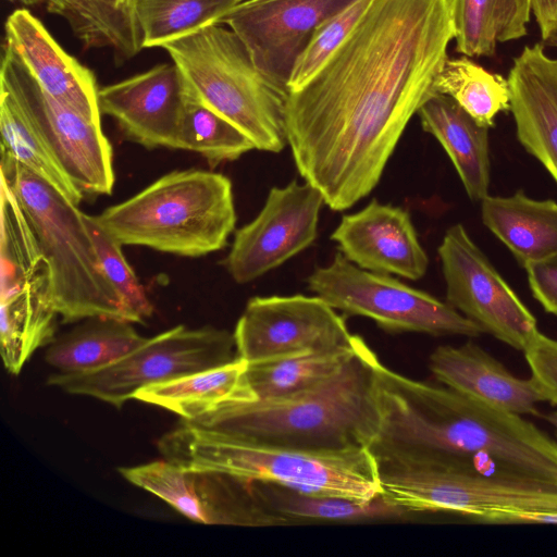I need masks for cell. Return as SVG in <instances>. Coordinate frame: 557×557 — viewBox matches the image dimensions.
<instances>
[{"label": "cell", "mask_w": 557, "mask_h": 557, "mask_svg": "<svg viewBox=\"0 0 557 557\" xmlns=\"http://www.w3.org/2000/svg\"><path fill=\"white\" fill-rule=\"evenodd\" d=\"M237 0H136L143 47H161L173 39L218 24Z\"/></svg>", "instance_id": "cell-34"}, {"label": "cell", "mask_w": 557, "mask_h": 557, "mask_svg": "<svg viewBox=\"0 0 557 557\" xmlns=\"http://www.w3.org/2000/svg\"><path fill=\"white\" fill-rule=\"evenodd\" d=\"M355 0H245L218 24L227 25L242 40L256 66L288 91L297 59L314 32Z\"/></svg>", "instance_id": "cell-15"}, {"label": "cell", "mask_w": 557, "mask_h": 557, "mask_svg": "<svg viewBox=\"0 0 557 557\" xmlns=\"http://www.w3.org/2000/svg\"><path fill=\"white\" fill-rule=\"evenodd\" d=\"M163 459L188 470L367 503L382 495L368 447L307 449L228 434L183 421L158 441Z\"/></svg>", "instance_id": "cell-4"}, {"label": "cell", "mask_w": 557, "mask_h": 557, "mask_svg": "<svg viewBox=\"0 0 557 557\" xmlns=\"http://www.w3.org/2000/svg\"><path fill=\"white\" fill-rule=\"evenodd\" d=\"M185 86V108L177 149L201 154L211 168L237 160L256 149L253 143L239 128L206 106L186 82Z\"/></svg>", "instance_id": "cell-33"}, {"label": "cell", "mask_w": 557, "mask_h": 557, "mask_svg": "<svg viewBox=\"0 0 557 557\" xmlns=\"http://www.w3.org/2000/svg\"><path fill=\"white\" fill-rule=\"evenodd\" d=\"M58 317L46 285L0 294V348L9 373L18 374L38 348L54 339Z\"/></svg>", "instance_id": "cell-27"}, {"label": "cell", "mask_w": 557, "mask_h": 557, "mask_svg": "<svg viewBox=\"0 0 557 557\" xmlns=\"http://www.w3.org/2000/svg\"><path fill=\"white\" fill-rule=\"evenodd\" d=\"M382 496L407 510L445 512L478 523H539L557 510V486L423 459L379 455Z\"/></svg>", "instance_id": "cell-8"}, {"label": "cell", "mask_w": 557, "mask_h": 557, "mask_svg": "<svg viewBox=\"0 0 557 557\" xmlns=\"http://www.w3.org/2000/svg\"><path fill=\"white\" fill-rule=\"evenodd\" d=\"M95 218L122 246L188 258L223 249L237 220L230 178L197 169L172 171Z\"/></svg>", "instance_id": "cell-6"}, {"label": "cell", "mask_w": 557, "mask_h": 557, "mask_svg": "<svg viewBox=\"0 0 557 557\" xmlns=\"http://www.w3.org/2000/svg\"><path fill=\"white\" fill-rule=\"evenodd\" d=\"M517 138L557 183V59L525 46L507 76Z\"/></svg>", "instance_id": "cell-20"}, {"label": "cell", "mask_w": 557, "mask_h": 557, "mask_svg": "<svg viewBox=\"0 0 557 557\" xmlns=\"http://www.w3.org/2000/svg\"><path fill=\"white\" fill-rule=\"evenodd\" d=\"M532 13L542 41L557 32V0H532Z\"/></svg>", "instance_id": "cell-39"}, {"label": "cell", "mask_w": 557, "mask_h": 557, "mask_svg": "<svg viewBox=\"0 0 557 557\" xmlns=\"http://www.w3.org/2000/svg\"><path fill=\"white\" fill-rule=\"evenodd\" d=\"M247 368L248 363L237 358L219 367L144 387L134 399L172 411L184 421H193L207 413L257 401Z\"/></svg>", "instance_id": "cell-23"}, {"label": "cell", "mask_w": 557, "mask_h": 557, "mask_svg": "<svg viewBox=\"0 0 557 557\" xmlns=\"http://www.w3.org/2000/svg\"><path fill=\"white\" fill-rule=\"evenodd\" d=\"M435 91L451 97L480 124L492 127L510 110L507 78L492 73L467 55L447 58L435 81Z\"/></svg>", "instance_id": "cell-32"}, {"label": "cell", "mask_w": 557, "mask_h": 557, "mask_svg": "<svg viewBox=\"0 0 557 557\" xmlns=\"http://www.w3.org/2000/svg\"><path fill=\"white\" fill-rule=\"evenodd\" d=\"M339 252L361 269L408 280L424 276L429 258L409 212L373 199L345 214L331 235Z\"/></svg>", "instance_id": "cell-18"}, {"label": "cell", "mask_w": 557, "mask_h": 557, "mask_svg": "<svg viewBox=\"0 0 557 557\" xmlns=\"http://www.w3.org/2000/svg\"><path fill=\"white\" fill-rule=\"evenodd\" d=\"M446 302L510 347L524 351L540 332L536 319L502 277L462 224L438 246Z\"/></svg>", "instance_id": "cell-12"}, {"label": "cell", "mask_w": 557, "mask_h": 557, "mask_svg": "<svg viewBox=\"0 0 557 557\" xmlns=\"http://www.w3.org/2000/svg\"><path fill=\"white\" fill-rule=\"evenodd\" d=\"M453 39L447 0H371L321 67L288 91L296 168L332 210L377 185L408 122L436 92Z\"/></svg>", "instance_id": "cell-1"}, {"label": "cell", "mask_w": 557, "mask_h": 557, "mask_svg": "<svg viewBox=\"0 0 557 557\" xmlns=\"http://www.w3.org/2000/svg\"><path fill=\"white\" fill-rule=\"evenodd\" d=\"M371 0H355L325 21L313 34L293 69L288 91L304 85L348 36Z\"/></svg>", "instance_id": "cell-36"}, {"label": "cell", "mask_w": 557, "mask_h": 557, "mask_svg": "<svg viewBox=\"0 0 557 557\" xmlns=\"http://www.w3.org/2000/svg\"><path fill=\"white\" fill-rule=\"evenodd\" d=\"M1 181L14 194L47 260L50 298L62 322L111 317L134 323L101 268L78 206L3 151Z\"/></svg>", "instance_id": "cell-5"}, {"label": "cell", "mask_w": 557, "mask_h": 557, "mask_svg": "<svg viewBox=\"0 0 557 557\" xmlns=\"http://www.w3.org/2000/svg\"><path fill=\"white\" fill-rule=\"evenodd\" d=\"M1 151L9 153L75 205L84 193L64 172L11 90L0 83Z\"/></svg>", "instance_id": "cell-31"}, {"label": "cell", "mask_w": 557, "mask_h": 557, "mask_svg": "<svg viewBox=\"0 0 557 557\" xmlns=\"http://www.w3.org/2000/svg\"><path fill=\"white\" fill-rule=\"evenodd\" d=\"M5 45L41 90L100 123L98 87L91 71L67 54L42 23L28 10L18 9L5 22Z\"/></svg>", "instance_id": "cell-19"}, {"label": "cell", "mask_w": 557, "mask_h": 557, "mask_svg": "<svg viewBox=\"0 0 557 557\" xmlns=\"http://www.w3.org/2000/svg\"><path fill=\"white\" fill-rule=\"evenodd\" d=\"M483 224L524 268L557 253V202L536 200L523 190L481 200Z\"/></svg>", "instance_id": "cell-24"}, {"label": "cell", "mask_w": 557, "mask_h": 557, "mask_svg": "<svg viewBox=\"0 0 557 557\" xmlns=\"http://www.w3.org/2000/svg\"><path fill=\"white\" fill-rule=\"evenodd\" d=\"M162 48L195 95L239 128L256 149L277 153L286 147L288 91L256 66L231 28L212 24Z\"/></svg>", "instance_id": "cell-7"}, {"label": "cell", "mask_w": 557, "mask_h": 557, "mask_svg": "<svg viewBox=\"0 0 557 557\" xmlns=\"http://www.w3.org/2000/svg\"><path fill=\"white\" fill-rule=\"evenodd\" d=\"M185 98V81L173 62L98 91L100 112L111 116L125 137L147 149H177Z\"/></svg>", "instance_id": "cell-17"}, {"label": "cell", "mask_w": 557, "mask_h": 557, "mask_svg": "<svg viewBox=\"0 0 557 557\" xmlns=\"http://www.w3.org/2000/svg\"><path fill=\"white\" fill-rule=\"evenodd\" d=\"M417 114L423 131L434 136L448 154L469 198L483 200L490 187V127L440 92H434Z\"/></svg>", "instance_id": "cell-22"}, {"label": "cell", "mask_w": 557, "mask_h": 557, "mask_svg": "<svg viewBox=\"0 0 557 557\" xmlns=\"http://www.w3.org/2000/svg\"><path fill=\"white\" fill-rule=\"evenodd\" d=\"M252 483L262 505L280 524L293 521L399 520L411 515L382 495L361 503L345 497L305 493L273 483Z\"/></svg>", "instance_id": "cell-29"}, {"label": "cell", "mask_w": 557, "mask_h": 557, "mask_svg": "<svg viewBox=\"0 0 557 557\" xmlns=\"http://www.w3.org/2000/svg\"><path fill=\"white\" fill-rule=\"evenodd\" d=\"M533 297L548 313L557 315V253L524 267Z\"/></svg>", "instance_id": "cell-38"}, {"label": "cell", "mask_w": 557, "mask_h": 557, "mask_svg": "<svg viewBox=\"0 0 557 557\" xmlns=\"http://www.w3.org/2000/svg\"><path fill=\"white\" fill-rule=\"evenodd\" d=\"M78 322L48 345L45 360L58 372L79 373L103 368L147 339L126 320L90 317Z\"/></svg>", "instance_id": "cell-26"}, {"label": "cell", "mask_w": 557, "mask_h": 557, "mask_svg": "<svg viewBox=\"0 0 557 557\" xmlns=\"http://www.w3.org/2000/svg\"><path fill=\"white\" fill-rule=\"evenodd\" d=\"M10 1H17L22 4H25V5H33V4H36V3H39L44 0H10Z\"/></svg>", "instance_id": "cell-42"}, {"label": "cell", "mask_w": 557, "mask_h": 557, "mask_svg": "<svg viewBox=\"0 0 557 557\" xmlns=\"http://www.w3.org/2000/svg\"><path fill=\"white\" fill-rule=\"evenodd\" d=\"M456 50L494 57L497 46L528 34L532 0H447Z\"/></svg>", "instance_id": "cell-28"}, {"label": "cell", "mask_w": 557, "mask_h": 557, "mask_svg": "<svg viewBox=\"0 0 557 557\" xmlns=\"http://www.w3.org/2000/svg\"><path fill=\"white\" fill-rule=\"evenodd\" d=\"M373 455L401 456L557 486V441L519 414L375 364Z\"/></svg>", "instance_id": "cell-2"}, {"label": "cell", "mask_w": 557, "mask_h": 557, "mask_svg": "<svg viewBox=\"0 0 557 557\" xmlns=\"http://www.w3.org/2000/svg\"><path fill=\"white\" fill-rule=\"evenodd\" d=\"M238 2L245 1V0H237Z\"/></svg>", "instance_id": "cell-43"}, {"label": "cell", "mask_w": 557, "mask_h": 557, "mask_svg": "<svg viewBox=\"0 0 557 557\" xmlns=\"http://www.w3.org/2000/svg\"><path fill=\"white\" fill-rule=\"evenodd\" d=\"M523 354L531 376L547 401L557 407V339L539 332Z\"/></svg>", "instance_id": "cell-37"}, {"label": "cell", "mask_w": 557, "mask_h": 557, "mask_svg": "<svg viewBox=\"0 0 557 557\" xmlns=\"http://www.w3.org/2000/svg\"><path fill=\"white\" fill-rule=\"evenodd\" d=\"M324 203L322 194L307 182L272 187L258 215L235 232L222 262L231 277L249 283L308 248L318 236Z\"/></svg>", "instance_id": "cell-14"}, {"label": "cell", "mask_w": 557, "mask_h": 557, "mask_svg": "<svg viewBox=\"0 0 557 557\" xmlns=\"http://www.w3.org/2000/svg\"><path fill=\"white\" fill-rule=\"evenodd\" d=\"M542 42L548 47L557 48V32Z\"/></svg>", "instance_id": "cell-41"}, {"label": "cell", "mask_w": 557, "mask_h": 557, "mask_svg": "<svg viewBox=\"0 0 557 557\" xmlns=\"http://www.w3.org/2000/svg\"><path fill=\"white\" fill-rule=\"evenodd\" d=\"M237 357L247 363L349 346L344 317L319 296H256L238 319Z\"/></svg>", "instance_id": "cell-13"}, {"label": "cell", "mask_w": 557, "mask_h": 557, "mask_svg": "<svg viewBox=\"0 0 557 557\" xmlns=\"http://www.w3.org/2000/svg\"><path fill=\"white\" fill-rule=\"evenodd\" d=\"M234 334L224 329L177 325L100 369L51 374L47 384L121 408L144 387L237 359Z\"/></svg>", "instance_id": "cell-9"}, {"label": "cell", "mask_w": 557, "mask_h": 557, "mask_svg": "<svg viewBox=\"0 0 557 557\" xmlns=\"http://www.w3.org/2000/svg\"><path fill=\"white\" fill-rule=\"evenodd\" d=\"M545 419L553 426L555 436L557 438V410L548 413Z\"/></svg>", "instance_id": "cell-40"}, {"label": "cell", "mask_w": 557, "mask_h": 557, "mask_svg": "<svg viewBox=\"0 0 557 557\" xmlns=\"http://www.w3.org/2000/svg\"><path fill=\"white\" fill-rule=\"evenodd\" d=\"M377 359L360 337L357 354L344 368L312 388L218 410L187 422L297 448H370L380 423Z\"/></svg>", "instance_id": "cell-3"}, {"label": "cell", "mask_w": 557, "mask_h": 557, "mask_svg": "<svg viewBox=\"0 0 557 557\" xmlns=\"http://www.w3.org/2000/svg\"><path fill=\"white\" fill-rule=\"evenodd\" d=\"M129 483L156 495L202 524H280L262 505L253 483L227 474L188 470L165 459L119 469Z\"/></svg>", "instance_id": "cell-16"}, {"label": "cell", "mask_w": 557, "mask_h": 557, "mask_svg": "<svg viewBox=\"0 0 557 557\" xmlns=\"http://www.w3.org/2000/svg\"><path fill=\"white\" fill-rule=\"evenodd\" d=\"M47 11L63 17L86 48H108L122 64L143 47L136 0H44Z\"/></svg>", "instance_id": "cell-25"}, {"label": "cell", "mask_w": 557, "mask_h": 557, "mask_svg": "<svg viewBox=\"0 0 557 557\" xmlns=\"http://www.w3.org/2000/svg\"><path fill=\"white\" fill-rule=\"evenodd\" d=\"M86 223L95 244L101 268L113 285L136 323L151 317L153 306L136 273L122 251V245L113 239L97 222L86 214Z\"/></svg>", "instance_id": "cell-35"}, {"label": "cell", "mask_w": 557, "mask_h": 557, "mask_svg": "<svg viewBox=\"0 0 557 557\" xmlns=\"http://www.w3.org/2000/svg\"><path fill=\"white\" fill-rule=\"evenodd\" d=\"M429 369L445 386L502 411L540 416L536 404L547 401L532 376L517 377L472 341L436 347Z\"/></svg>", "instance_id": "cell-21"}, {"label": "cell", "mask_w": 557, "mask_h": 557, "mask_svg": "<svg viewBox=\"0 0 557 557\" xmlns=\"http://www.w3.org/2000/svg\"><path fill=\"white\" fill-rule=\"evenodd\" d=\"M360 336L349 346L248 363L247 376L258 400L288 397L332 377L357 354Z\"/></svg>", "instance_id": "cell-30"}, {"label": "cell", "mask_w": 557, "mask_h": 557, "mask_svg": "<svg viewBox=\"0 0 557 557\" xmlns=\"http://www.w3.org/2000/svg\"><path fill=\"white\" fill-rule=\"evenodd\" d=\"M311 292L346 315L373 320L391 333L478 337L483 331L448 302L391 274L359 268L338 252L308 277Z\"/></svg>", "instance_id": "cell-10"}, {"label": "cell", "mask_w": 557, "mask_h": 557, "mask_svg": "<svg viewBox=\"0 0 557 557\" xmlns=\"http://www.w3.org/2000/svg\"><path fill=\"white\" fill-rule=\"evenodd\" d=\"M0 83L4 84L46 146L84 194L110 195L114 187L113 151L101 124L40 89L12 50L4 46Z\"/></svg>", "instance_id": "cell-11"}]
</instances>
